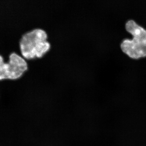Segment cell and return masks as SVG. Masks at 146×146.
Wrapping results in <instances>:
<instances>
[{
  "label": "cell",
  "instance_id": "1",
  "mask_svg": "<svg viewBox=\"0 0 146 146\" xmlns=\"http://www.w3.org/2000/svg\"><path fill=\"white\" fill-rule=\"evenodd\" d=\"M48 33L42 29H35L25 33L19 41L21 54L26 60L40 59L51 48Z\"/></svg>",
  "mask_w": 146,
  "mask_h": 146
},
{
  "label": "cell",
  "instance_id": "2",
  "mask_svg": "<svg viewBox=\"0 0 146 146\" xmlns=\"http://www.w3.org/2000/svg\"><path fill=\"white\" fill-rule=\"evenodd\" d=\"M126 31L132 38L125 39L121 44L123 52L133 59L146 57V30L133 20H129L125 25Z\"/></svg>",
  "mask_w": 146,
  "mask_h": 146
},
{
  "label": "cell",
  "instance_id": "3",
  "mask_svg": "<svg viewBox=\"0 0 146 146\" xmlns=\"http://www.w3.org/2000/svg\"><path fill=\"white\" fill-rule=\"evenodd\" d=\"M28 69V62L21 55L12 52L8 61L5 62L0 54V81L16 80L21 77Z\"/></svg>",
  "mask_w": 146,
  "mask_h": 146
}]
</instances>
